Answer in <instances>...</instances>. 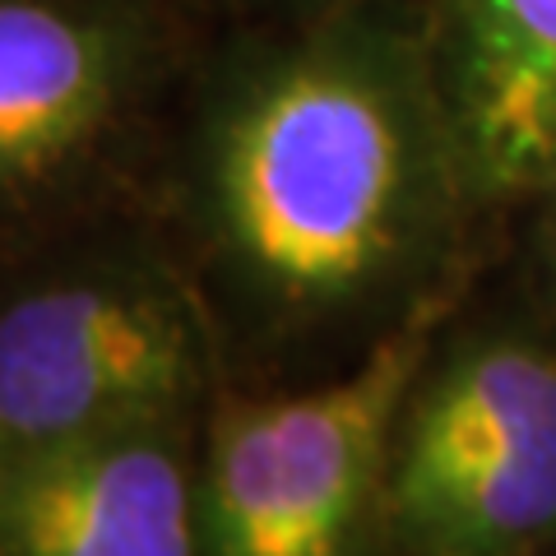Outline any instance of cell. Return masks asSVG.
<instances>
[{
	"label": "cell",
	"instance_id": "6da1fadb",
	"mask_svg": "<svg viewBox=\"0 0 556 556\" xmlns=\"http://www.w3.org/2000/svg\"><path fill=\"white\" fill-rule=\"evenodd\" d=\"M163 223L237 367L334 376L450 311L486 218L417 10L214 28L163 139Z\"/></svg>",
	"mask_w": 556,
	"mask_h": 556
},
{
	"label": "cell",
	"instance_id": "7a4b0ae2",
	"mask_svg": "<svg viewBox=\"0 0 556 556\" xmlns=\"http://www.w3.org/2000/svg\"><path fill=\"white\" fill-rule=\"evenodd\" d=\"M228 386L223 325L163 228L108 214L10 260L0 464L112 431L204 422Z\"/></svg>",
	"mask_w": 556,
	"mask_h": 556
},
{
	"label": "cell",
	"instance_id": "3957f363",
	"mask_svg": "<svg viewBox=\"0 0 556 556\" xmlns=\"http://www.w3.org/2000/svg\"><path fill=\"white\" fill-rule=\"evenodd\" d=\"M204 24L186 0H0V208L28 251L112 214L167 139Z\"/></svg>",
	"mask_w": 556,
	"mask_h": 556
},
{
	"label": "cell",
	"instance_id": "277c9868",
	"mask_svg": "<svg viewBox=\"0 0 556 556\" xmlns=\"http://www.w3.org/2000/svg\"><path fill=\"white\" fill-rule=\"evenodd\" d=\"M386 556H556V334L445 316L399 404Z\"/></svg>",
	"mask_w": 556,
	"mask_h": 556
},
{
	"label": "cell",
	"instance_id": "5b68a950",
	"mask_svg": "<svg viewBox=\"0 0 556 556\" xmlns=\"http://www.w3.org/2000/svg\"><path fill=\"white\" fill-rule=\"evenodd\" d=\"M445 316L311 386L223 390L200 427L204 556H386L394 417Z\"/></svg>",
	"mask_w": 556,
	"mask_h": 556
},
{
	"label": "cell",
	"instance_id": "8992f818",
	"mask_svg": "<svg viewBox=\"0 0 556 556\" xmlns=\"http://www.w3.org/2000/svg\"><path fill=\"white\" fill-rule=\"evenodd\" d=\"M200 427H135L0 464V556H204Z\"/></svg>",
	"mask_w": 556,
	"mask_h": 556
},
{
	"label": "cell",
	"instance_id": "52a82bcc",
	"mask_svg": "<svg viewBox=\"0 0 556 556\" xmlns=\"http://www.w3.org/2000/svg\"><path fill=\"white\" fill-rule=\"evenodd\" d=\"M431 79L486 218L556 186V0H422Z\"/></svg>",
	"mask_w": 556,
	"mask_h": 556
},
{
	"label": "cell",
	"instance_id": "ba28073f",
	"mask_svg": "<svg viewBox=\"0 0 556 556\" xmlns=\"http://www.w3.org/2000/svg\"><path fill=\"white\" fill-rule=\"evenodd\" d=\"M190 14L214 28H251V24H292V20H320L339 10H422V0H186Z\"/></svg>",
	"mask_w": 556,
	"mask_h": 556
},
{
	"label": "cell",
	"instance_id": "9c48e42d",
	"mask_svg": "<svg viewBox=\"0 0 556 556\" xmlns=\"http://www.w3.org/2000/svg\"><path fill=\"white\" fill-rule=\"evenodd\" d=\"M538 255H543V274L547 283L556 288V186L547 200H538Z\"/></svg>",
	"mask_w": 556,
	"mask_h": 556
}]
</instances>
